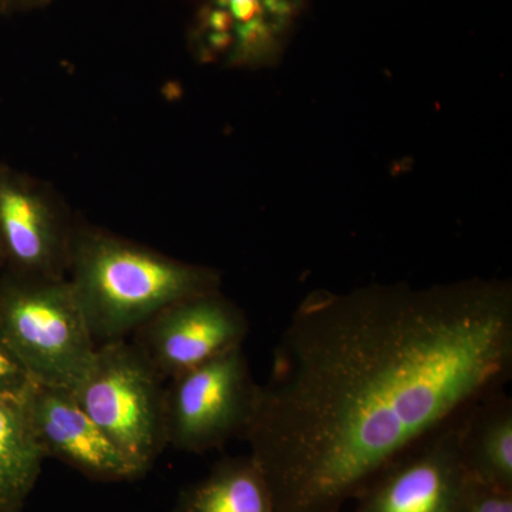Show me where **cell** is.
<instances>
[{
  "label": "cell",
  "instance_id": "6",
  "mask_svg": "<svg viewBox=\"0 0 512 512\" xmlns=\"http://www.w3.org/2000/svg\"><path fill=\"white\" fill-rule=\"evenodd\" d=\"M309 0H201L188 45L202 63L274 66L301 25Z\"/></svg>",
  "mask_w": 512,
  "mask_h": 512
},
{
  "label": "cell",
  "instance_id": "10",
  "mask_svg": "<svg viewBox=\"0 0 512 512\" xmlns=\"http://www.w3.org/2000/svg\"><path fill=\"white\" fill-rule=\"evenodd\" d=\"M23 404L46 458H56L100 483L143 477L94 423L72 390L35 383L23 397Z\"/></svg>",
  "mask_w": 512,
  "mask_h": 512
},
{
  "label": "cell",
  "instance_id": "3",
  "mask_svg": "<svg viewBox=\"0 0 512 512\" xmlns=\"http://www.w3.org/2000/svg\"><path fill=\"white\" fill-rule=\"evenodd\" d=\"M0 333L36 383L72 392L99 346L67 278L10 275L0 284Z\"/></svg>",
  "mask_w": 512,
  "mask_h": 512
},
{
  "label": "cell",
  "instance_id": "2",
  "mask_svg": "<svg viewBox=\"0 0 512 512\" xmlns=\"http://www.w3.org/2000/svg\"><path fill=\"white\" fill-rule=\"evenodd\" d=\"M67 281L94 339L133 335L171 303L221 289V274L92 225H74Z\"/></svg>",
  "mask_w": 512,
  "mask_h": 512
},
{
  "label": "cell",
  "instance_id": "1",
  "mask_svg": "<svg viewBox=\"0 0 512 512\" xmlns=\"http://www.w3.org/2000/svg\"><path fill=\"white\" fill-rule=\"evenodd\" d=\"M512 376V286L309 293L244 437L278 512H339L377 473Z\"/></svg>",
  "mask_w": 512,
  "mask_h": 512
},
{
  "label": "cell",
  "instance_id": "14",
  "mask_svg": "<svg viewBox=\"0 0 512 512\" xmlns=\"http://www.w3.org/2000/svg\"><path fill=\"white\" fill-rule=\"evenodd\" d=\"M35 380L0 333V394L23 399Z\"/></svg>",
  "mask_w": 512,
  "mask_h": 512
},
{
  "label": "cell",
  "instance_id": "12",
  "mask_svg": "<svg viewBox=\"0 0 512 512\" xmlns=\"http://www.w3.org/2000/svg\"><path fill=\"white\" fill-rule=\"evenodd\" d=\"M174 512H278L261 467L249 456L218 461L208 476L185 487Z\"/></svg>",
  "mask_w": 512,
  "mask_h": 512
},
{
  "label": "cell",
  "instance_id": "5",
  "mask_svg": "<svg viewBox=\"0 0 512 512\" xmlns=\"http://www.w3.org/2000/svg\"><path fill=\"white\" fill-rule=\"evenodd\" d=\"M256 389L242 346L168 380V446L201 454L244 436L254 412Z\"/></svg>",
  "mask_w": 512,
  "mask_h": 512
},
{
  "label": "cell",
  "instance_id": "7",
  "mask_svg": "<svg viewBox=\"0 0 512 512\" xmlns=\"http://www.w3.org/2000/svg\"><path fill=\"white\" fill-rule=\"evenodd\" d=\"M247 315L221 289L165 306L133 333V343L165 382L244 346Z\"/></svg>",
  "mask_w": 512,
  "mask_h": 512
},
{
  "label": "cell",
  "instance_id": "17",
  "mask_svg": "<svg viewBox=\"0 0 512 512\" xmlns=\"http://www.w3.org/2000/svg\"><path fill=\"white\" fill-rule=\"evenodd\" d=\"M0 262H3L2 255H0Z\"/></svg>",
  "mask_w": 512,
  "mask_h": 512
},
{
  "label": "cell",
  "instance_id": "11",
  "mask_svg": "<svg viewBox=\"0 0 512 512\" xmlns=\"http://www.w3.org/2000/svg\"><path fill=\"white\" fill-rule=\"evenodd\" d=\"M458 440L468 480L512 491V400L504 390L461 417Z\"/></svg>",
  "mask_w": 512,
  "mask_h": 512
},
{
  "label": "cell",
  "instance_id": "16",
  "mask_svg": "<svg viewBox=\"0 0 512 512\" xmlns=\"http://www.w3.org/2000/svg\"><path fill=\"white\" fill-rule=\"evenodd\" d=\"M53 0H0V13L13 15V13L30 12L50 5Z\"/></svg>",
  "mask_w": 512,
  "mask_h": 512
},
{
  "label": "cell",
  "instance_id": "15",
  "mask_svg": "<svg viewBox=\"0 0 512 512\" xmlns=\"http://www.w3.org/2000/svg\"><path fill=\"white\" fill-rule=\"evenodd\" d=\"M456 512H512V491L468 481Z\"/></svg>",
  "mask_w": 512,
  "mask_h": 512
},
{
  "label": "cell",
  "instance_id": "9",
  "mask_svg": "<svg viewBox=\"0 0 512 512\" xmlns=\"http://www.w3.org/2000/svg\"><path fill=\"white\" fill-rule=\"evenodd\" d=\"M460 419L377 473L355 498L353 512H456L470 481L461 461Z\"/></svg>",
  "mask_w": 512,
  "mask_h": 512
},
{
  "label": "cell",
  "instance_id": "4",
  "mask_svg": "<svg viewBox=\"0 0 512 512\" xmlns=\"http://www.w3.org/2000/svg\"><path fill=\"white\" fill-rule=\"evenodd\" d=\"M165 380L126 339L97 346L89 372L73 390L94 423L146 474L168 447Z\"/></svg>",
  "mask_w": 512,
  "mask_h": 512
},
{
  "label": "cell",
  "instance_id": "8",
  "mask_svg": "<svg viewBox=\"0 0 512 512\" xmlns=\"http://www.w3.org/2000/svg\"><path fill=\"white\" fill-rule=\"evenodd\" d=\"M74 225L49 185L0 165V255L12 274L66 278Z\"/></svg>",
  "mask_w": 512,
  "mask_h": 512
},
{
  "label": "cell",
  "instance_id": "13",
  "mask_svg": "<svg viewBox=\"0 0 512 512\" xmlns=\"http://www.w3.org/2000/svg\"><path fill=\"white\" fill-rule=\"evenodd\" d=\"M45 458L23 399L0 394V512L23 511Z\"/></svg>",
  "mask_w": 512,
  "mask_h": 512
}]
</instances>
